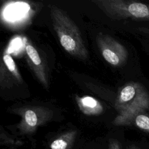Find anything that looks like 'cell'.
Here are the masks:
<instances>
[{"label": "cell", "instance_id": "cell-9", "mask_svg": "<svg viewBox=\"0 0 149 149\" xmlns=\"http://www.w3.org/2000/svg\"><path fill=\"white\" fill-rule=\"evenodd\" d=\"M77 132L70 130L65 132L54 139L49 144L50 149H72L76 141Z\"/></svg>", "mask_w": 149, "mask_h": 149}, {"label": "cell", "instance_id": "cell-7", "mask_svg": "<svg viewBox=\"0 0 149 149\" xmlns=\"http://www.w3.org/2000/svg\"><path fill=\"white\" fill-rule=\"evenodd\" d=\"M143 87L140 83L130 82L122 88L115 102V108L118 113L124 110L134 100Z\"/></svg>", "mask_w": 149, "mask_h": 149}, {"label": "cell", "instance_id": "cell-4", "mask_svg": "<svg viewBox=\"0 0 149 149\" xmlns=\"http://www.w3.org/2000/svg\"><path fill=\"white\" fill-rule=\"evenodd\" d=\"M96 42L102 57L110 65L120 66L126 62L127 49L113 37L100 33L97 36Z\"/></svg>", "mask_w": 149, "mask_h": 149}, {"label": "cell", "instance_id": "cell-2", "mask_svg": "<svg viewBox=\"0 0 149 149\" xmlns=\"http://www.w3.org/2000/svg\"><path fill=\"white\" fill-rule=\"evenodd\" d=\"M92 2L112 19L149 20L148 4L125 0H95Z\"/></svg>", "mask_w": 149, "mask_h": 149}, {"label": "cell", "instance_id": "cell-5", "mask_svg": "<svg viewBox=\"0 0 149 149\" xmlns=\"http://www.w3.org/2000/svg\"><path fill=\"white\" fill-rule=\"evenodd\" d=\"M149 110V93L143 87L134 100L124 110L118 113L113 120L115 126H130L133 119L138 114Z\"/></svg>", "mask_w": 149, "mask_h": 149}, {"label": "cell", "instance_id": "cell-14", "mask_svg": "<svg viewBox=\"0 0 149 149\" xmlns=\"http://www.w3.org/2000/svg\"><path fill=\"white\" fill-rule=\"evenodd\" d=\"M139 30L143 33H144V34H148L149 35V29L148 28H146V27H140L139 28Z\"/></svg>", "mask_w": 149, "mask_h": 149}, {"label": "cell", "instance_id": "cell-1", "mask_svg": "<svg viewBox=\"0 0 149 149\" xmlns=\"http://www.w3.org/2000/svg\"><path fill=\"white\" fill-rule=\"evenodd\" d=\"M49 7L54 29L63 48L74 57L87 59L88 52L78 27L62 9L53 5Z\"/></svg>", "mask_w": 149, "mask_h": 149}, {"label": "cell", "instance_id": "cell-6", "mask_svg": "<svg viewBox=\"0 0 149 149\" xmlns=\"http://www.w3.org/2000/svg\"><path fill=\"white\" fill-rule=\"evenodd\" d=\"M25 52L27 62L40 83L48 87V80L45 66L36 48L28 41H25Z\"/></svg>", "mask_w": 149, "mask_h": 149}, {"label": "cell", "instance_id": "cell-13", "mask_svg": "<svg viewBox=\"0 0 149 149\" xmlns=\"http://www.w3.org/2000/svg\"><path fill=\"white\" fill-rule=\"evenodd\" d=\"M108 149H122V147L119 141L111 139L108 141Z\"/></svg>", "mask_w": 149, "mask_h": 149}, {"label": "cell", "instance_id": "cell-12", "mask_svg": "<svg viewBox=\"0 0 149 149\" xmlns=\"http://www.w3.org/2000/svg\"><path fill=\"white\" fill-rule=\"evenodd\" d=\"M0 144L2 146L17 147L23 146L24 142L20 140L12 137L1 129L0 132Z\"/></svg>", "mask_w": 149, "mask_h": 149}, {"label": "cell", "instance_id": "cell-15", "mask_svg": "<svg viewBox=\"0 0 149 149\" xmlns=\"http://www.w3.org/2000/svg\"><path fill=\"white\" fill-rule=\"evenodd\" d=\"M129 149H140V148L139 147H137L136 146H135L134 144H132L130 146H129Z\"/></svg>", "mask_w": 149, "mask_h": 149}, {"label": "cell", "instance_id": "cell-11", "mask_svg": "<svg viewBox=\"0 0 149 149\" xmlns=\"http://www.w3.org/2000/svg\"><path fill=\"white\" fill-rule=\"evenodd\" d=\"M134 125L144 132L149 133V115L147 112L137 115L130 122V126Z\"/></svg>", "mask_w": 149, "mask_h": 149}, {"label": "cell", "instance_id": "cell-10", "mask_svg": "<svg viewBox=\"0 0 149 149\" xmlns=\"http://www.w3.org/2000/svg\"><path fill=\"white\" fill-rule=\"evenodd\" d=\"M2 62L4 63L5 68L9 72L10 74L13 76L17 81H22V79L16 65L10 54L4 52L2 56Z\"/></svg>", "mask_w": 149, "mask_h": 149}, {"label": "cell", "instance_id": "cell-8", "mask_svg": "<svg viewBox=\"0 0 149 149\" xmlns=\"http://www.w3.org/2000/svg\"><path fill=\"white\" fill-rule=\"evenodd\" d=\"M76 101L80 110L86 115H97L103 111L102 105L94 97L76 96Z\"/></svg>", "mask_w": 149, "mask_h": 149}, {"label": "cell", "instance_id": "cell-3", "mask_svg": "<svg viewBox=\"0 0 149 149\" xmlns=\"http://www.w3.org/2000/svg\"><path fill=\"white\" fill-rule=\"evenodd\" d=\"M13 111L21 117L17 129L19 134L23 136L32 135L38 127L50 121L53 117V112L44 107L27 106Z\"/></svg>", "mask_w": 149, "mask_h": 149}]
</instances>
